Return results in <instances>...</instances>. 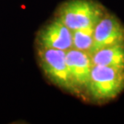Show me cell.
Masks as SVG:
<instances>
[{
	"label": "cell",
	"mask_w": 124,
	"mask_h": 124,
	"mask_svg": "<svg viewBox=\"0 0 124 124\" xmlns=\"http://www.w3.org/2000/svg\"><path fill=\"white\" fill-rule=\"evenodd\" d=\"M93 28L90 27L73 31V48L90 53L93 44Z\"/></svg>",
	"instance_id": "obj_8"
},
{
	"label": "cell",
	"mask_w": 124,
	"mask_h": 124,
	"mask_svg": "<svg viewBox=\"0 0 124 124\" xmlns=\"http://www.w3.org/2000/svg\"><path fill=\"white\" fill-rule=\"evenodd\" d=\"M38 59L40 68L49 81L61 90L78 94L69 73L65 51L38 48Z\"/></svg>",
	"instance_id": "obj_3"
},
{
	"label": "cell",
	"mask_w": 124,
	"mask_h": 124,
	"mask_svg": "<svg viewBox=\"0 0 124 124\" xmlns=\"http://www.w3.org/2000/svg\"><path fill=\"white\" fill-rule=\"evenodd\" d=\"M90 55L93 64L124 69V43L100 48Z\"/></svg>",
	"instance_id": "obj_7"
},
{
	"label": "cell",
	"mask_w": 124,
	"mask_h": 124,
	"mask_svg": "<svg viewBox=\"0 0 124 124\" xmlns=\"http://www.w3.org/2000/svg\"><path fill=\"white\" fill-rule=\"evenodd\" d=\"M122 43H124V25L118 17L106 11L93 28V44L90 54Z\"/></svg>",
	"instance_id": "obj_4"
},
{
	"label": "cell",
	"mask_w": 124,
	"mask_h": 124,
	"mask_svg": "<svg viewBox=\"0 0 124 124\" xmlns=\"http://www.w3.org/2000/svg\"><path fill=\"white\" fill-rule=\"evenodd\" d=\"M124 90V69L93 64L86 95L97 103L116 98Z\"/></svg>",
	"instance_id": "obj_1"
},
{
	"label": "cell",
	"mask_w": 124,
	"mask_h": 124,
	"mask_svg": "<svg viewBox=\"0 0 124 124\" xmlns=\"http://www.w3.org/2000/svg\"><path fill=\"white\" fill-rule=\"evenodd\" d=\"M36 39L40 48L65 52L73 48V31L56 18L40 29Z\"/></svg>",
	"instance_id": "obj_6"
},
{
	"label": "cell",
	"mask_w": 124,
	"mask_h": 124,
	"mask_svg": "<svg viewBox=\"0 0 124 124\" xmlns=\"http://www.w3.org/2000/svg\"><path fill=\"white\" fill-rule=\"evenodd\" d=\"M106 11L95 0H68L58 8L56 18L73 31L94 27Z\"/></svg>",
	"instance_id": "obj_2"
},
{
	"label": "cell",
	"mask_w": 124,
	"mask_h": 124,
	"mask_svg": "<svg viewBox=\"0 0 124 124\" xmlns=\"http://www.w3.org/2000/svg\"><path fill=\"white\" fill-rule=\"evenodd\" d=\"M66 63L72 82L76 88L78 94H86L90 82L93 62L91 55L87 52L75 48L66 51Z\"/></svg>",
	"instance_id": "obj_5"
}]
</instances>
